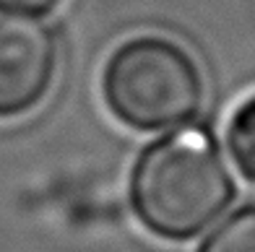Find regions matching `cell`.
<instances>
[{"instance_id": "obj_1", "label": "cell", "mask_w": 255, "mask_h": 252, "mask_svg": "<svg viewBox=\"0 0 255 252\" xmlns=\"http://www.w3.org/2000/svg\"><path fill=\"white\" fill-rule=\"evenodd\" d=\"M235 198L222 154L203 130H177L151 143L130 174V203L148 232L185 242L211 226Z\"/></svg>"}, {"instance_id": "obj_2", "label": "cell", "mask_w": 255, "mask_h": 252, "mask_svg": "<svg viewBox=\"0 0 255 252\" xmlns=\"http://www.w3.org/2000/svg\"><path fill=\"white\" fill-rule=\"evenodd\" d=\"M102 96L123 125L143 133L182 128L203 104V76L193 55L156 34L125 39L102 71Z\"/></svg>"}, {"instance_id": "obj_3", "label": "cell", "mask_w": 255, "mask_h": 252, "mask_svg": "<svg viewBox=\"0 0 255 252\" xmlns=\"http://www.w3.org/2000/svg\"><path fill=\"white\" fill-rule=\"evenodd\" d=\"M57 42L34 18H0V120L31 112L50 94Z\"/></svg>"}, {"instance_id": "obj_4", "label": "cell", "mask_w": 255, "mask_h": 252, "mask_svg": "<svg viewBox=\"0 0 255 252\" xmlns=\"http://www.w3.org/2000/svg\"><path fill=\"white\" fill-rule=\"evenodd\" d=\"M224 143L237 171L255 185V91L242 96L229 112Z\"/></svg>"}, {"instance_id": "obj_5", "label": "cell", "mask_w": 255, "mask_h": 252, "mask_svg": "<svg viewBox=\"0 0 255 252\" xmlns=\"http://www.w3.org/2000/svg\"><path fill=\"white\" fill-rule=\"evenodd\" d=\"M201 252H255V205L232 213L206 239Z\"/></svg>"}, {"instance_id": "obj_6", "label": "cell", "mask_w": 255, "mask_h": 252, "mask_svg": "<svg viewBox=\"0 0 255 252\" xmlns=\"http://www.w3.org/2000/svg\"><path fill=\"white\" fill-rule=\"evenodd\" d=\"M63 0H0V13L13 18H42L50 16Z\"/></svg>"}]
</instances>
